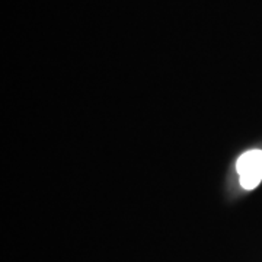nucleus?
Instances as JSON below:
<instances>
[{
  "instance_id": "1",
  "label": "nucleus",
  "mask_w": 262,
  "mask_h": 262,
  "mask_svg": "<svg viewBox=\"0 0 262 262\" xmlns=\"http://www.w3.org/2000/svg\"><path fill=\"white\" fill-rule=\"evenodd\" d=\"M241 185L245 189H253L262 181V150L252 149L245 151L236 162Z\"/></svg>"
}]
</instances>
